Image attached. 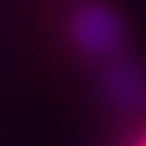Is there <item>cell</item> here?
Segmentation results:
<instances>
[{"instance_id": "1", "label": "cell", "mask_w": 146, "mask_h": 146, "mask_svg": "<svg viewBox=\"0 0 146 146\" xmlns=\"http://www.w3.org/2000/svg\"><path fill=\"white\" fill-rule=\"evenodd\" d=\"M72 33H75V42L81 45L87 54L102 57V54H110V51L119 45V39H122V24H119V18L113 15V9L90 3V6H84V9L75 15Z\"/></svg>"}, {"instance_id": "2", "label": "cell", "mask_w": 146, "mask_h": 146, "mask_svg": "<svg viewBox=\"0 0 146 146\" xmlns=\"http://www.w3.org/2000/svg\"><path fill=\"white\" fill-rule=\"evenodd\" d=\"M137 146H146V137H143V140H140V143H137Z\"/></svg>"}]
</instances>
